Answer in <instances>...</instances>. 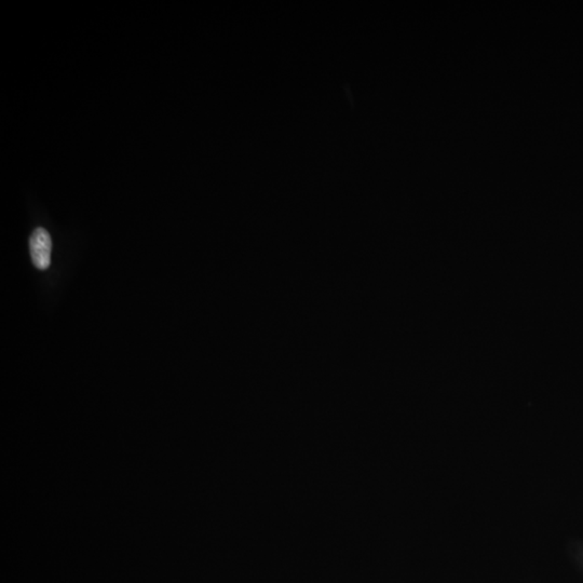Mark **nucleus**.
Returning <instances> with one entry per match:
<instances>
[{"mask_svg": "<svg viewBox=\"0 0 583 583\" xmlns=\"http://www.w3.org/2000/svg\"><path fill=\"white\" fill-rule=\"evenodd\" d=\"M52 240L45 228H36L30 238V252L35 267L46 270L51 263Z\"/></svg>", "mask_w": 583, "mask_h": 583, "instance_id": "1", "label": "nucleus"}]
</instances>
